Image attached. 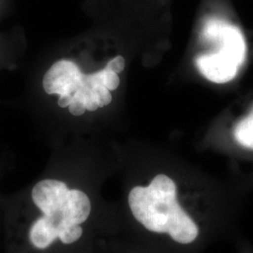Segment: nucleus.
I'll list each match as a JSON object with an SVG mask.
<instances>
[{
    "mask_svg": "<svg viewBox=\"0 0 253 253\" xmlns=\"http://www.w3.org/2000/svg\"><path fill=\"white\" fill-rule=\"evenodd\" d=\"M84 163L73 145H54L36 178L3 193L2 253H95L103 216Z\"/></svg>",
    "mask_w": 253,
    "mask_h": 253,
    "instance_id": "nucleus-1",
    "label": "nucleus"
},
{
    "mask_svg": "<svg viewBox=\"0 0 253 253\" xmlns=\"http://www.w3.org/2000/svg\"><path fill=\"white\" fill-rule=\"evenodd\" d=\"M126 204L136 221L155 235H167L172 242L188 246L197 241L200 228L181 205L175 182L158 174L147 186L128 191Z\"/></svg>",
    "mask_w": 253,
    "mask_h": 253,
    "instance_id": "nucleus-2",
    "label": "nucleus"
},
{
    "mask_svg": "<svg viewBox=\"0 0 253 253\" xmlns=\"http://www.w3.org/2000/svg\"><path fill=\"white\" fill-rule=\"evenodd\" d=\"M204 38L211 41L217 47L218 53L241 66L246 55V43L241 31L227 22L219 19H209L204 27Z\"/></svg>",
    "mask_w": 253,
    "mask_h": 253,
    "instance_id": "nucleus-3",
    "label": "nucleus"
},
{
    "mask_svg": "<svg viewBox=\"0 0 253 253\" xmlns=\"http://www.w3.org/2000/svg\"><path fill=\"white\" fill-rule=\"evenodd\" d=\"M27 51V41L22 30L0 32V74L17 70Z\"/></svg>",
    "mask_w": 253,
    "mask_h": 253,
    "instance_id": "nucleus-4",
    "label": "nucleus"
},
{
    "mask_svg": "<svg viewBox=\"0 0 253 253\" xmlns=\"http://www.w3.org/2000/svg\"><path fill=\"white\" fill-rule=\"evenodd\" d=\"M196 65L207 79L217 84L232 81L239 69V66L217 53L201 55Z\"/></svg>",
    "mask_w": 253,
    "mask_h": 253,
    "instance_id": "nucleus-5",
    "label": "nucleus"
},
{
    "mask_svg": "<svg viewBox=\"0 0 253 253\" xmlns=\"http://www.w3.org/2000/svg\"><path fill=\"white\" fill-rule=\"evenodd\" d=\"M235 138L240 145L253 149V112L235 126Z\"/></svg>",
    "mask_w": 253,
    "mask_h": 253,
    "instance_id": "nucleus-6",
    "label": "nucleus"
},
{
    "mask_svg": "<svg viewBox=\"0 0 253 253\" xmlns=\"http://www.w3.org/2000/svg\"><path fill=\"white\" fill-rule=\"evenodd\" d=\"M13 167V156L8 151L0 152V253H2V196L1 182Z\"/></svg>",
    "mask_w": 253,
    "mask_h": 253,
    "instance_id": "nucleus-7",
    "label": "nucleus"
},
{
    "mask_svg": "<svg viewBox=\"0 0 253 253\" xmlns=\"http://www.w3.org/2000/svg\"><path fill=\"white\" fill-rule=\"evenodd\" d=\"M107 67H108L109 70L118 73V74L123 73L125 70V67H126V61H125L124 56H122L121 54H118V55L114 56L109 61Z\"/></svg>",
    "mask_w": 253,
    "mask_h": 253,
    "instance_id": "nucleus-8",
    "label": "nucleus"
},
{
    "mask_svg": "<svg viewBox=\"0 0 253 253\" xmlns=\"http://www.w3.org/2000/svg\"><path fill=\"white\" fill-rule=\"evenodd\" d=\"M0 8H1V0H0Z\"/></svg>",
    "mask_w": 253,
    "mask_h": 253,
    "instance_id": "nucleus-9",
    "label": "nucleus"
},
{
    "mask_svg": "<svg viewBox=\"0 0 253 253\" xmlns=\"http://www.w3.org/2000/svg\"></svg>",
    "mask_w": 253,
    "mask_h": 253,
    "instance_id": "nucleus-10",
    "label": "nucleus"
}]
</instances>
